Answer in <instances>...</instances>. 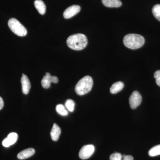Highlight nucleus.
Here are the masks:
<instances>
[{
	"label": "nucleus",
	"instance_id": "obj_5",
	"mask_svg": "<svg viewBox=\"0 0 160 160\" xmlns=\"http://www.w3.org/2000/svg\"><path fill=\"white\" fill-rule=\"evenodd\" d=\"M95 151L94 146L92 145L84 146L80 150L79 156L82 160L89 158L93 154Z\"/></svg>",
	"mask_w": 160,
	"mask_h": 160
},
{
	"label": "nucleus",
	"instance_id": "obj_17",
	"mask_svg": "<svg viewBox=\"0 0 160 160\" xmlns=\"http://www.w3.org/2000/svg\"><path fill=\"white\" fill-rule=\"evenodd\" d=\"M150 157H155L160 155V145H157L152 148L149 151Z\"/></svg>",
	"mask_w": 160,
	"mask_h": 160
},
{
	"label": "nucleus",
	"instance_id": "obj_4",
	"mask_svg": "<svg viewBox=\"0 0 160 160\" xmlns=\"http://www.w3.org/2000/svg\"><path fill=\"white\" fill-rule=\"evenodd\" d=\"M8 26L13 33L20 37H24L27 33V30L21 23L14 18H12L8 21Z\"/></svg>",
	"mask_w": 160,
	"mask_h": 160
},
{
	"label": "nucleus",
	"instance_id": "obj_11",
	"mask_svg": "<svg viewBox=\"0 0 160 160\" xmlns=\"http://www.w3.org/2000/svg\"><path fill=\"white\" fill-rule=\"evenodd\" d=\"M61 133V128L57 124L54 123L50 132L52 139L53 141H57Z\"/></svg>",
	"mask_w": 160,
	"mask_h": 160
},
{
	"label": "nucleus",
	"instance_id": "obj_1",
	"mask_svg": "<svg viewBox=\"0 0 160 160\" xmlns=\"http://www.w3.org/2000/svg\"><path fill=\"white\" fill-rule=\"evenodd\" d=\"M67 46L70 49L75 50L84 49L88 44V39L86 36L82 33L72 35L66 41Z\"/></svg>",
	"mask_w": 160,
	"mask_h": 160
},
{
	"label": "nucleus",
	"instance_id": "obj_20",
	"mask_svg": "<svg viewBox=\"0 0 160 160\" xmlns=\"http://www.w3.org/2000/svg\"><path fill=\"white\" fill-rule=\"evenodd\" d=\"M110 160H122V155L119 152L112 153L109 157Z\"/></svg>",
	"mask_w": 160,
	"mask_h": 160
},
{
	"label": "nucleus",
	"instance_id": "obj_15",
	"mask_svg": "<svg viewBox=\"0 0 160 160\" xmlns=\"http://www.w3.org/2000/svg\"><path fill=\"white\" fill-rule=\"evenodd\" d=\"M124 84L122 82H118L112 84L110 88V92L112 94H116L119 92L123 89Z\"/></svg>",
	"mask_w": 160,
	"mask_h": 160
},
{
	"label": "nucleus",
	"instance_id": "obj_18",
	"mask_svg": "<svg viewBox=\"0 0 160 160\" xmlns=\"http://www.w3.org/2000/svg\"><path fill=\"white\" fill-rule=\"evenodd\" d=\"M152 12L155 18L160 22V4H157L153 6Z\"/></svg>",
	"mask_w": 160,
	"mask_h": 160
},
{
	"label": "nucleus",
	"instance_id": "obj_16",
	"mask_svg": "<svg viewBox=\"0 0 160 160\" xmlns=\"http://www.w3.org/2000/svg\"><path fill=\"white\" fill-rule=\"evenodd\" d=\"M56 109L57 112L58 114L63 116H66L68 114V110L66 109V107L62 104L58 105L56 106Z\"/></svg>",
	"mask_w": 160,
	"mask_h": 160
},
{
	"label": "nucleus",
	"instance_id": "obj_8",
	"mask_svg": "<svg viewBox=\"0 0 160 160\" xmlns=\"http://www.w3.org/2000/svg\"><path fill=\"white\" fill-rule=\"evenodd\" d=\"M18 135L16 132H11L2 141V144L4 147H9L13 145L17 141Z\"/></svg>",
	"mask_w": 160,
	"mask_h": 160
},
{
	"label": "nucleus",
	"instance_id": "obj_2",
	"mask_svg": "<svg viewBox=\"0 0 160 160\" xmlns=\"http://www.w3.org/2000/svg\"><path fill=\"white\" fill-rule=\"evenodd\" d=\"M145 42V38L142 35L133 33L126 35L123 39L125 46L132 49L141 48L144 45Z\"/></svg>",
	"mask_w": 160,
	"mask_h": 160
},
{
	"label": "nucleus",
	"instance_id": "obj_13",
	"mask_svg": "<svg viewBox=\"0 0 160 160\" xmlns=\"http://www.w3.org/2000/svg\"><path fill=\"white\" fill-rule=\"evenodd\" d=\"M53 82L52 76L49 72H46L42 80V86L45 89H48L50 86V84Z\"/></svg>",
	"mask_w": 160,
	"mask_h": 160
},
{
	"label": "nucleus",
	"instance_id": "obj_7",
	"mask_svg": "<svg viewBox=\"0 0 160 160\" xmlns=\"http://www.w3.org/2000/svg\"><path fill=\"white\" fill-rule=\"evenodd\" d=\"M81 10V7L78 5L69 6L63 12V16L65 19H69L78 14Z\"/></svg>",
	"mask_w": 160,
	"mask_h": 160
},
{
	"label": "nucleus",
	"instance_id": "obj_21",
	"mask_svg": "<svg viewBox=\"0 0 160 160\" xmlns=\"http://www.w3.org/2000/svg\"><path fill=\"white\" fill-rule=\"evenodd\" d=\"M154 77L156 79V82L158 86H160V70L155 72Z\"/></svg>",
	"mask_w": 160,
	"mask_h": 160
},
{
	"label": "nucleus",
	"instance_id": "obj_19",
	"mask_svg": "<svg viewBox=\"0 0 160 160\" xmlns=\"http://www.w3.org/2000/svg\"><path fill=\"white\" fill-rule=\"evenodd\" d=\"M75 105V104L74 101L71 99L67 100L66 103H65V106H66V108L69 111L71 112L74 110Z\"/></svg>",
	"mask_w": 160,
	"mask_h": 160
},
{
	"label": "nucleus",
	"instance_id": "obj_10",
	"mask_svg": "<svg viewBox=\"0 0 160 160\" xmlns=\"http://www.w3.org/2000/svg\"><path fill=\"white\" fill-rule=\"evenodd\" d=\"M35 152V151L33 148H28L20 152L18 154L17 157L20 160L26 159L33 155Z\"/></svg>",
	"mask_w": 160,
	"mask_h": 160
},
{
	"label": "nucleus",
	"instance_id": "obj_22",
	"mask_svg": "<svg viewBox=\"0 0 160 160\" xmlns=\"http://www.w3.org/2000/svg\"><path fill=\"white\" fill-rule=\"evenodd\" d=\"M122 160H133V158L131 155H122Z\"/></svg>",
	"mask_w": 160,
	"mask_h": 160
},
{
	"label": "nucleus",
	"instance_id": "obj_6",
	"mask_svg": "<svg viewBox=\"0 0 160 160\" xmlns=\"http://www.w3.org/2000/svg\"><path fill=\"white\" fill-rule=\"evenodd\" d=\"M142 97L139 92L135 91L132 93L129 99V105L132 109H135L142 102Z\"/></svg>",
	"mask_w": 160,
	"mask_h": 160
},
{
	"label": "nucleus",
	"instance_id": "obj_23",
	"mask_svg": "<svg viewBox=\"0 0 160 160\" xmlns=\"http://www.w3.org/2000/svg\"><path fill=\"white\" fill-rule=\"evenodd\" d=\"M3 106H4V102L2 98L0 97V110L2 109Z\"/></svg>",
	"mask_w": 160,
	"mask_h": 160
},
{
	"label": "nucleus",
	"instance_id": "obj_14",
	"mask_svg": "<svg viewBox=\"0 0 160 160\" xmlns=\"http://www.w3.org/2000/svg\"><path fill=\"white\" fill-rule=\"evenodd\" d=\"M34 6L38 12L42 15L45 14L46 12V6L45 3L42 0H36L35 1Z\"/></svg>",
	"mask_w": 160,
	"mask_h": 160
},
{
	"label": "nucleus",
	"instance_id": "obj_12",
	"mask_svg": "<svg viewBox=\"0 0 160 160\" xmlns=\"http://www.w3.org/2000/svg\"><path fill=\"white\" fill-rule=\"evenodd\" d=\"M102 2L104 6L109 8H118L122 5L120 0H102Z\"/></svg>",
	"mask_w": 160,
	"mask_h": 160
},
{
	"label": "nucleus",
	"instance_id": "obj_3",
	"mask_svg": "<svg viewBox=\"0 0 160 160\" xmlns=\"http://www.w3.org/2000/svg\"><path fill=\"white\" fill-rule=\"evenodd\" d=\"M93 86V80L89 76H86L78 82L75 90L77 94L82 96L91 91Z\"/></svg>",
	"mask_w": 160,
	"mask_h": 160
},
{
	"label": "nucleus",
	"instance_id": "obj_9",
	"mask_svg": "<svg viewBox=\"0 0 160 160\" xmlns=\"http://www.w3.org/2000/svg\"><path fill=\"white\" fill-rule=\"evenodd\" d=\"M21 83L23 93L25 94H28L31 88V84L29 79L26 75L22 74L21 78Z\"/></svg>",
	"mask_w": 160,
	"mask_h": 160
}]
</instances>
